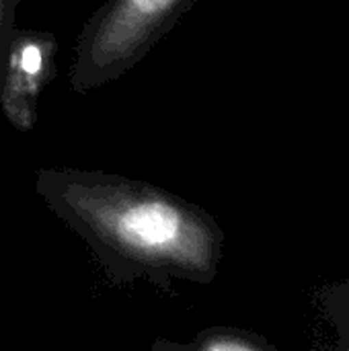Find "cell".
<instances>
[{"label": "cell", "instance_id": "3", "mask_svg": "<svg viewBox=\"0 0 349 351\" xmlns=\"http://www.w3.org/2000/svg\"><path fill=\"white\" fill-rule=\"evenodd\" d=\"M56 56L53 33L14 27L0 70V107L14 130L31 132L35 128L39 97L58 74Z\"/></svg>", "mask_w": 349, "mask_h": 351}, {"label": "cell", "instance_id": "4", "mask_svg": "<svg viewBox=\"0 0 349 351\" xmlns=\"http://www.w3.org/2000/svg\"><path fill=\"white\" fill-rule=\"evenodd\" d=\"M152 350H177V351H263L269 346L255 333L234 329V327H212L193 337L189 343H173V341H154Z\"/></svg>", "mask_w": 349, "mask_h": 351}, {"label": "cell", "instance_id": "2", "mask_svg": "<svg viewBox=\"0 0 349 351\" xmlns=\"http://www.w3.org/2000/svg\"><path fill=\"white\" fill-rule=\"evenodd\" d=\"M197 0H105L84 23L68 82L76 93L101 88L142 62Z\"/></svg>", "mask_w": 349, "mask_h": 351}, {"label": "cell", "instance_id": "5", "mask_svg": "<svg viewBox=\"0 0 349 351\" xmlns=\"http://www.w3.org/2000/svg\"><path fill=\"white\" fill-rule=\"evenodd\" d=\"M21 0H0V70L6 58L10 35L16 27V10Z\"/></svg>", "mask_w": 349, "mask_h": 351}, {"label": "cell", "instance_id": "1", "mask_svg": "<svg viewBox=\"0 0 349 351\" xmlns=\"http://www.w3.org/2000/svg\"><path fill=\"white\" fill-rule=\"evenodd\" d=\"M35 191L91 249L113 286L146 280L163 292L173 280L210 284L224 232L204 208L152 183L103 171L41 169Z\"/></svg>", "mask_w": 349, "mask_h": 351}]
</instances>
